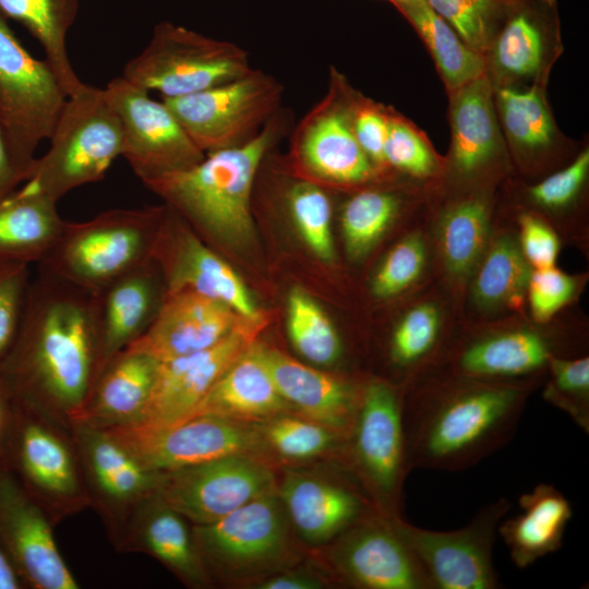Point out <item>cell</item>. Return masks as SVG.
I'll use <instances>...</instances> for the list:
<instances>
[{
    "label": "cell",
    "mask_w": 589,
    "mask_h": 589,
    "mask_svg": "<svg viewBox=\"0 0 589 589\" xmlns=\"http://www.w3.org/2000/svg\"><path fill=\"white\" fill-rule=\"evenodd\" d=\"M385 166L417 177L431 176L436 169L435 157L417 130L389 110L384 144Z\"/></svg>",
    "instance_id": "cell-47"
},
{
    "label": "cell",
    "mask_w": 589,
    "mask_h": 589,
    "mask_svg": "<svg viewBox=\"0 0 589 589\" xmlns=\"http://www.w3.org/2000/svg\"><path fill=\"white\" fill-rule=\"evenodd\" d=\"M389 110L382 105L353 92L351 99V123L354 136L374 165L376 170L383 169L384 144L387 136Z\"/></svg>",
    "instance_id": "cell-49"
},
{
    "label": "cell",
    "mask_w": 589,
    "mask_h": 589,
    "mask_svg": "<svg viewBox=\"0 0 589 589\" xmlns=\"http://www.w3.org/2000/svg\"><path fill=\"white\" fill-rule=\"evenodd\" d=\"M388 1H390L393 3V2L405 1V0H388Z\"/></svg>",
    "instance_id": "cell-57"
},
{
    "label": "cell",
    "mask_w": 589,
    "mask_h": 589,
    "mask_svg": "<svg viewBox=\"0 0 589 589\" xmlns=\"http://www.w3.org/2000/svg\"><path fill=\"white\" fill-rule=\"evenodd\" d=\"M31 284L28 264L0 261V363L17 337Z\"/></svg>",
    "instance_id": "cell-46"
},
{
    "label": "cell",
    "mask_w": 589,
    "mask_h": 589,
    "mask_svg": "<svg viewBox=\"0 0 589 589\" xmlns=\"http://www.w3.org/2000/svg\"><path fill=\"white\" fill-rule=\"evenodd\" d=\"M473 51L484 55L509 0H424Z\"/></svg>",
    "instance_id": "cell-43"
},
{
    "label": "cell",
    "mask_w": 589,
    "mask_h": 589,
    "mask_svg": "<svg viewBox=\"0 0 589 589\" xmlns=\"http://www.w3.org/2000/svg\"><path fill=\"white\" fill-rule=\"evenodd\" d=\"M438 312L424 303L406 313L395 327L388 346V360L396 370L409 373L431 359L438 341Z\"/></svg>",
    "instance_id": "cell-44"
},
{
    "label": "cell",
    "mask_w": 589,
    "mask_h": 589,
    "mask_svg": "<svg viewBox=\"0 0 589 589\" xmlns=\"http://www.w3.org/2000/svg\"><path fill=\"white\" fill-rule=\"evenodd\" d=\"M105 431L143 467L155 472L236 455L257 456L274 464L256 423L218 416H196L159 429L129 424Z\"/></svg>",
    "instance_id": "cell-13"
},
{
    "label": "cell",
    "mask_w": 589,
    "mask_h": 589,
    "mask_svg": "<svg viewBox=\"0 0 589 589\" xmlns=\"http://www.w3.org/2000/svg\"><path fill=\"white\" fill-rule=\"evenodd\" d=\"M115 549L152 556L189 588L212 586L194 543L192 525L156 492L131 514Z\"/></svg>",
    "instance_id": "cell-26"
},
{
    "label": "cell",
    "mask_w": 589,
    "mask_h": 589,
    "mask_svg": "<svg viewBox=\"0 0 589 589\" xmlns=\"http://www.w3.org/2000/svg\"><path fill=\"white\" fill-rule=\"evenodd\" d=\"M152 257L164 276L167 291L190 289L221 301L249 318L264 314L231 266L167 204Z\"/></svg>",
    "instance_id": "cell-22"
},
{
    "label": "cell",
    "mask_w": 589,
    "mask_h": 589,
    "mask_svg": "<svg viewBox=\"0 0 589 589\" xmlns=\"http://www.w3.org/2000/svg\"><path fill=\"white\" fill-rule=\"evenodd\" d=\"M159 361L125 348L99 370L79 413L70 423L97 429L136 423L148 401Z\"/></svg>",
    "instance_id": "cell-28"
},
{
    "label": "cell",
    "mask_w": 589,
    "mask_h": 589,
    "mask_svg": "<svg viewBox=\"0 0 589 589\" xmlns=\"http://www.w3.org/2000/svg\"><path fill=\"white\" fill-rule=\"evenodd\" d=\"M353 92L347 79L330 67L325 95L289 133L293 168L321 185H359L377 173L353 133Z\"/></svg>",
    "instance_id": "cell-12"
},
{
    "label": "cell",
    "mask_w": 589,
    "mask_h": 589,
    "mask_svg": "<svg viewBox=\"0 0 589 589\" xmlns=\"http://www.w3.org/2000/svg\"><path fill=\"white\" fill-rule=\"evenodd\" d=\"M53 524L12 471L0 468V548L24 588L77 589L61 555Z\"/></svg>",
    "instance_id": "cell-21"
},
{
    "label": "cell",
    "mask_w": 589,
    "mask_h": 589,
    "mask_svg": "<svg viewBox=\"0 0 589 589\" xmlns=\"http://www.w3.org/2000/svg\"><path fill=\"white\" fill-rule=\"evenodd\" d=\"M493 89L495 107L498 108L506 136L513 146L526 153L549 148L556 137V128L544 87Z\"/></svg>",
    "instance_id": "cell-37"
},
{
    "label": "cell",
    "mask_w": 589,
    "mask_h": 589,
    "mask_svg": "<svg viewBox=\"0 0 589 589\" xmlns=\"http://www.w3.org/2000/svg\"><path fill=\"white\" fill-rule=\"evenodd\" d=\"M273 381L293 412L349 437L362 386L303 364L262 344Z\"/></svg>",
    "instance_id": "cell-27"
},
{
    "label": "cell",
    "mask_w": 589,
    "mask_h": 589,
    "mask_svg": "<svg viewBox=\"0 0 589 589\" xmlns=\"http://www.w3.org/2000/svg\"><path fill=\"white\" fill-rule=\"evenodd\" d=\"M399 209L398 197L387 191L364 190L349 197L341 211L348 253L364 255L390 226Z\"/></svg>",
    "instance_id": "cell-42"
},
{
    "label": "cell",
    "mask_w": 589,
    "mask_h": 589,
    "mask_svg": "<svg viewBox=\"0 0 589 589\" xmlns=\"http://www.w3.org/2000/svg\"><path fill=\"white\" fill-rule=\"evenodd\" d=\"M12 408L5 466L53 526L89 508L71 424L34 408Z\"/></svg>",
    "instance_id": "cell-7"
},
{
    "label": "cell",
    "mask_w": 589,
    "mask_h": 589,
    "mask_svg": "<svg viewBox=\"0 0 589 589\" xmlns=\"http://www.w3.org/2000/svg\"><path fill=\"white\" fill-rule=\"evenodd\" d=\"M252 68L239 45L163 21L142 52L124 65L122 76L163 98H177L231 81Z\"/></svg>",
    "instance_id": "cell-8"
},
{
    "label": "cell",
    "mask_w": 589,
    "mask_h": 589,
    "mask_svg": "<svg viewBox=\"0 0 589 589\" xmlns=\"http://www.w3.org/2000/svg\"><path fill=\"white\" fill-rule=\"evenodd\" d=\"M531 271L520 248L501 237L490 248L474 278L472 294L483 308L516 306L527 292Z\"/></svg>",
    "instance_id": "cell-38"
},
{
    "label": "cell",
    "mask_w": 589,
    "mask_h": 589,
    "mask_svg": "<svg viewBox=\"0 0 589 589\" xmlns=\"http://www.w3.org/2000/svg\"><path fill=\"white\" fill-rule=\"evenodd\" d=\"M289 412L293 410L279 394L265 363L262 344L256 340L219 376L192 417L212 414L260 423Z\"/></svg>",
    "instance_id": "cell-29"
},
{
    "label": "cell",
    "mask_w": 589,
    "mask_h": 589,
    "mask_svg": "<svg viewBox=\"0 0 589 589\" xmlns=\"http://www.w3.org/2000/svg\"><path fill=\"white\" fill-rule=\"evenodd\" d=\"M276 492L296 534L310 546H325L377 510L346 466L335 476L285 470Z\"/></svg>",
    "instance_id": "cell-23"
},
{
    "label": "cell",
    "mask_w": 589,
    "mask_h": 589,
    "mask_svg": "<svg viewBox=\"0 0 589 589\" xmlns=\"http://www.w3.org/2000/svg\"><path fill=\"white\" fill-rule=\"evenodd\" d=\"M192 534L212 585L253 587L304 558L276 491L216 521L192 525Z\"/></svg>",
    "instance_id": "cell-4"
},
{
    "label": "cell",
    "mask_w": 589,
    "mask_h": 589,
    "mask_svg": "<svg viewBox=\"0 0 589 589\" xmlns=\"http://www.w3.org/2000/svg\"><path fill=\"white\" fill-rule=\"evenodd\" d=\"M79 7V0H0V13L23 25L40 44L67 97L84 85L72 67L67 46Z\"/></svg>",
    "instance_id": "cell-34"
},
{
    "label": "cell",
    "mask_w": 589,
    "mask_h": 589,
    "mask_svg": "<svg viewBox=\"0 0 589 589\" xmlns=\"http://www.w3.org/2000/svg\"><path fill=\"white\" fill-rule=\"evenodd\" d=\"M165 205L116 208L84 221H65L47 256L37 264L96 292L152 257Z\"/></svg>",
    "instance_id": "cell-5"
},
{
    "label": "cell",
    "mask_w": 589,
    "mask_h": 589,
    "mask_svg": "<svg viewBox=\"0 0 589 589\" xmlns=\"http://www.w3.org/2000/svg\"><path fill=\"white\" fill-rule=\"evenodd\" d=\"M284 86L252 68L220 85L177 98H163L204 153L242 145L255 137L283 107Z\"/></svg>",
    "instance_id": "cell-11"
},
{
    "label": "cell",
    "mask_w": 589,
    "mask_h": 589,
    "mask_svg": "<svg viewBox=\"0 0 589 589\" xmlns=\"http://www.w3.org/2000/svg\"><path fill=\"white\" fill-rule=\"evenodd\" d=\"M67 95L46 60L34 58L0 13V125L27 180L39 144L49 140Z\"/></svg>",
    "instance_id": "cell-10"
},
{
    "label": "cell",
    "mask_w": 589,
    "mask_h": 589,
    "mask_svg": "<svg viewBox=\"0 0 589 589\" xmlns=\"http://www.w3.org/2000/svg\"><path fill=\"white\" fill-rule=\"evenodd\" d=\"M553 354L551 345L538 333L508 330L479 338L458 349L452 359V371L478 381L518 384L514 381L548 370Z\"/></svg>",
    "instance_id": "cell-30"
},
{
    "label": "cell",
    "mask_w": 589,
    "mask_h": 589,
    "mask_svg": "<svg viewBox=\"0 0 589 589\" xmlns=\"http://www.w3.org/2000/svg\"><path fill=\"white\" fill-rule=\"evenodd\" d=\"M490 229L486 205L480 200L457 203L444 215L440 243L447 268L455 275L467 274L483 252Z\"/></svg>",
    "instance_id": "cell-40"
},
{
    "label": "cell",
    "mask_w": 589,
    "mask_h": 589,
    "mask_svg": "<svg viewBox=\"0 0 589 589\" xmlns=\"http://www.w3.org/2000/svg\"><path fill=\"white\" fill-rule=\"evenodd\" d=\"M589 171V152L585 149L566 168L530 188L531 199L545 207L557 208L572 202L584 185Z\"/></svg>",
    "instance_id": "cell-51"
},
{
    "label": "cell",
    "mask_w": 589,
    "mask_h": 589,
    "mask_svg": "<svg viewBox=\"0 0 589 589\" xmlns=\"http://www.w3.org/2000/svg\"><path fill=\"white\" fill-rule=\"evenodd\" d=\"M70 424L89 508L115 548L131 514L156 492L160 472L143 467L105 430Z\"/></svg>",
    "instance_id": "cell-19"
},
{
    "label": "cell",
    "mask_w": 589,
    "mask_h": 589,
    "mask_svg": "<svg viewBox=\"0 0 589 589\" xmlns=\"http://www.w3.org/2000/svg\"><path fill=\"white\" fill-rule=\"evenodd\" d=\"M425 261L423 241L409 236L399 241L386 255L372 280V291L380 298L398 294L420 276Z\"/></svg>",
    "instance_id": "cell-48"
},
{
    "label": "cell",
    "mask_w": 589,
    "mask_h": 589,
    "mask_svg": "<svg viewBox=\"0 0 589 589\" xmlns=\"http://www.w3.org/2000/svg\"><path fill=\"white\" fill-rule=\"evenodd\" d=\"M400 519L376 510L326 544L324 566L332 581L362 589H434Z\"/></svg>",
    "instance_id": "cell-14"
},
{
    "label": "cell",
    "mask_w": 589,
    "mask_h": 589,
    "mask_svg": "<svg viewBox=\"0 0 589 589\" xmlns=\"http://www.w3.org/2000/svg\"><path fill=\"white\" fill-rule=\"evenodd\" d=\"M576 281L553 267L531 272L527 293L532 316L538 322L550 320L574 296Z\"/></svg>",
    "instance_id": "cell-50"
},
{
    "label": "cell",
    "mask_w": 589,
    "mask_h": 589,
    "mask_svg": "<svg viewBox=\"0 0 589 589\" xmlns=\"http://www.w3.org/2000/svg\"><path fill=\"white\" fill-rule=\"evenodd\" d=\"M520 513L500 522L497 533L518 568L561 549L572 506L552 484L540 483L519 497Z\"/></svg>",
    "instance_id": "cell-32"
},
{
    "label": "cell",
    "mask_w": 589,
    "mask_h": 589,
    "mask_svg": "<svg viewBox=\"0 0 589 589\" xmlns=\"http://www.w3.org/2000/svg\"><path fill=\"white\" fill-rule=\"evenodd\" d=\"M266 454L275 460L303 461L334 456L345 465L349 437L294 412L256 423Z\"/></svg>",
    "instance_id": "cell-36"
},
{
    "label": "cell",
    "mask_w": 589,
    "mask_h": 589,
    "mask_svg": "<svg viewBox=\"0 0 589 589\" xmlns=\"http://www.w3.org/2000/svg\"><path fill=\"white\" fill-rule=\"evenodd\" d=\"M123 134L122 157L143 183L200 163L205 154L194 144L161 99L122 75L104 88Z\"/></svg>",
    "instance_id": "cell-16"
},
{
    "label": "cell",
    "mask_w": 589,
    "mask_h": 589,
    "mask_svg": "<svg viewBox=\"0 0 589 589\" xmlns=\"http://www.w3.org/2000/svg\"><path fill=\"white\" fill-rule=\"evenodd\" d=\"M510 506L507 498L500 497L482 506L466 526L450 531L424 529L400 519L401 531L434 589L502 587L493 565V548Z\"/></svg>",
    "instance_id": "cell-17"
},
{
    "label": "cell",
    "mask_w": 589,
    "mask_h": 589,
    "mask_svg": "<svg viewBox=\"0 0 589 589\" xmlns=\"http://www.w3.org/2000/svg\"><path fill=\"white\" fill-rule=\"evenodd\" d=\"M247 318L230 305L190 289L167 291L148 329L129 349L159 362L208 349Z\"/></svg>",
    "instance_id": "cell-24"
},
{
    "label": "cell",
    "mask_w": 589,
    "mask_h": 589,
    "mask_svg": "<svg viewBox=\"0 0 589 589\" xmlns=\"http://www.w3.org/2000/svg\"><path fill=\"white\" fill-rule=\"evenodd\" d=\"M529 392L453 373L404 393L409 469L457 472L479 464L513 437Z\"/></svg>",
    "instance_id": "cell-2"
},
{
    "label": "cell",
    "mask_w": 589,
    "mask_h": 589,
    "mask_svg": "<svg viewBox=\"0 0 589 589\" xmlns=\"http://www.w3.org/2000/svg\"><path fill=\"white\" fill-rule=\"evenodd\" d=\"M268 460L236 455L160 472L156 494L192 525L216 521L277 490Z\"/></svg>",
    "instance_id": "cell-15"
},
{
    "label": "cell",
    "mask_w": 589,
    "mask_h": 589,
    "mask_svg": "<svg viewBox=\"0 0 589 589\" xmlns=\"http://www.w3.org/2000/svg\"><path fill=\"white\" fill-rule=\"evenodd\" d=\"M450 158L461 175H473L488 166L503 149L494 103V89L486 75L450 93Z\"/></svg>",
    "instance_id": "cell-31"
},
{
    "label": "cell",
    "mask_w": 589,
    "mask_h": 589,
    "mask_svg": "<svg viewBox=\"0 0 589 589\" xmlns=\"http://www.w3.org/2000/svg\"><path fill=\"white\" fill-rule=\"evenodd\" d=\"M93 293L101 368L148 329L161 308L167 287L151 257Z\"/></svg>",
    "instance_id": "cell-25"
},
{
    "label": "cell",
    "mask_w": 589,
    "mask_h": 589,
    "mask_svg": "<svg viewBox=\"0 0 589 589\" xmlns=\"http://www.w3.org/2000/svg\"><path fill=\"white\" fill-rule=\"evenodd\" d=\"M563 50L556 0H509L483 55L493 88L545 87Z\"/></svg>",
    "instance_id": "cell-18"
},
{
    "label": "cell",
    "mask_w": 589,
    "mask_h": 589,
    "mask_svg": "<svg viewBox=\"0 0 589 589\" xmlns=\"http://www.w3.org/2000/svg\"><path fill=\"white\" fill-rule=\"evenodd\" d=\"M287 330L298 351L308 361L332 365L342 354L339 335L323 309L302 289L293 288L287 301Z\"/></svg>",
    "instance_id": "cell-39"
},
{
    "label": "cell",
    "mask_w": 589,
    "mask_h": 589,
    "mask_svg": "<svg viewBox=\"0 0 589 589\" xmlns=\"http://www.w3.org/2000/svg\"><path fill=\"white\" fill-rule=\"evenodd\" d=\"M283 203L312 252L323 261L334 257L333 205L323 185L297 175L281 190Z\"/></svg>",
    "instance_id": "cell-41"
},
{
    "label": "cell",
    "mask_w": 589,
    "mask_h": 589,
    "mask_svg": "<svg viewBox=\"0 0 589 589\" xmlns=\"http://www.w3.org/2000/svg\"><path fill=\"white\" fill-rule=\"evenodd\" d=\"M24 588L8 557L0 548V589Z\"/></svg>",
    "instance_id": "cell-56"
},
{
    "label": "cell",
    "mask_w": 589,
    "mask_h": 589,
    "mask_svg": "<svg viewBox=\"0 0 589 589\" xmlns=\"http://www.w3.org/2000/svg\"><path fill=\"white\" fill-rule=\"evenodd\" d=\"M268 321L266 314L247 318L215 346L159 362L148 401L134 424L159 429L191 418L214 383L257 340Z\"/></svg>",
    "instance_id": "cell-20"
},
{
    "label": "cell",
    "mask_w": 589,
    "mask_h": 589,
    "mask_svg": "<svg viewBox=\"0 0 589 589\" xmlns=\"http://www.w3.org/2000/svg\"><path fill=\"white\" fill-rule=\"evenodd\" d=\"M12 402L0 386V468L5 465V454L12 421Z\"/></svg>",
    "instance_id": "cell-55"
},
{
    "label": "cell",
    "mask_w": 589,
    "mask_h": 589,
    "mask_svg": "<svg viewBox=\"0 0 589 589\" xmlns=\"http://www.w3.org/2000/svg\"><path fill=\"white\" fill-rule=\"evenodd\" d=\"M25 181L24 175L19 170L13 160L5 135L0 125V201L14 192Z\"/></svg>",
    "instance_id": "cell-54"
},
{
    "label": "cell",
    "mask_w": 589,
    "mask_h": 589,
    "mask_svg": "<svg viewBox=\"0 0 589 589\" xmlns=\"http://www.w3.org/2000/svg\"><path fill=\"white\" fill-rule=\"evenodd\" d=\"M333 582L326 575L312 572L298 565L278 572L259 581L252 588L257 589H318Z\"/></svg>",
    "instance_id": "cell-53"
},
{
    "label": "cell",
    "mask_w": 589,
    "mask_h": 589,
    "mask_svg": "<svg viewBox=\"0 0 589 589\" xmlns=\"http://www.w3.org/2000/svg\"><path fill=\"white\" fill-rule=\"evenodd\" d=\"M402 401L404 392L385 380L371 378L362 386L345 462L375 508L389 517H401L410 471Z\"/></svg>",
    "instance_id": "cell-9"
},
{
    "label": "cell",
    "mask_w": 589,
    "mask_h": 589,
    "mask_svg": "<svg viewBox=\"0 0 589 589\" xmlns=\"http://www.w3.org/2000/svg\"><path fill=\"white\" fill-rule=\"evenodd\" d=\"M49 141L24 183L58 202L101 180L123 148L121 123L104 88L84 83L68 96Z\"/></svg>",
    "instance_id": "cell-6"
},
{
    "label": "cell",
    "mask_w": 589,
    "mask_h": 589,
    "mask_svg": "<svg viewBox=\"0 0 589 589\" xmlns=\"http://www.w3.org/2000/svg\"><path fill=\"white\" fill-rule=\"evenodd\" d=\"M56 201L23 183L0 201V261L39 264L65 225Z\"/></svg>",
    "instance_id": "cell-33"
},
{
    "label": "cell",
    "mask_w": 589,
    "mask_h": 589,
    "mask_svg": "<svg viewBox=\"0 0 589 589\" xmlns=\"http://www.w3.org/2000/svg\"><path fill=\"white\" fill-rule=\"evenodd\" d=\"M520 225V250L534 269L553 267L560 250L555 233L540 219L522 215Z\"/></svg>",
    "instance_id": "cell-52"
},
{
    "label": "cell",
    "mask_w": 589,
    "mask_h": 589,
    "mask_svg": "<svg viewBox=\"0 0 589 589\" xmlns=\"http://www.w3.org/2000/svg\"><path fill=\"white\" fill-rule=\"evenodd\" d=\"M99 370L94 293L38 267L0 386L13 404L70 423Z\"/></svg>",
    "instance_id": "cell-1"
},
{
    "label": "cell",
    "mask_w": 589,
    "mask_h": 589,
    "mask_svg": "<svg viewBox=\"0 0 589 589\" xmlns=\"http://www.w3.org/2000/svg\"><path fill=\"white\" fill-rule=\"evenodd\" d=\"M291 128V112L281 107L249 142L207 153L192 167L144 185L205 237L224 245H248L255 236L252 199L259 169Z\"/></svg>",
    "instance_id": "cell-3"
},
{
    "label": "cell",
    "mask_w": 589,
    "mask_h": 589,
    "mask_svg": "<svg viewBox=\"0 0 589 589\" xmlns=\"http://www.w3.org/2000/svg\"><path fill=\"white\" fill-rule=\"evenodd\" d=\"M550 380L544 390L548 402L568 414L574 423L589 432V358L553 354L548 364Z\"/></svg>",
    "instance_id": "cell-45"
},
{
    "label": "cell",
    "mask_w": 589,
    "mask_h": 589,
    "mask_svg": "<svg viewBox=\"0 0 589 589\" xmlns=\"http://www.w3.org/2000/svg\"><path fill=\"white\" fill-rule=\"evenodd\" d=\"M393 4L428 47L449 94L485 75L483 56L471 50L424 0H405Z\"/></svg>",
    "instance_id": "cell-35"
}]
</instances>
